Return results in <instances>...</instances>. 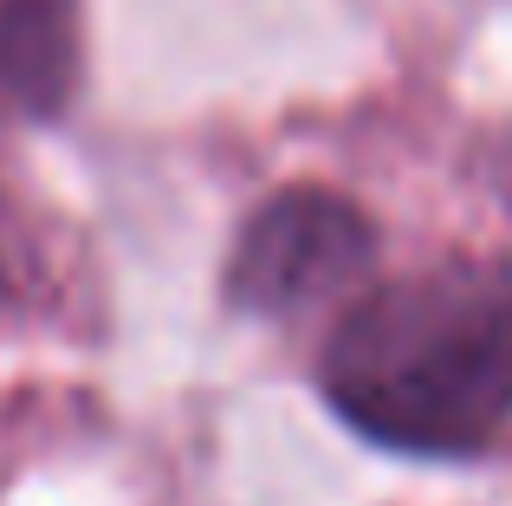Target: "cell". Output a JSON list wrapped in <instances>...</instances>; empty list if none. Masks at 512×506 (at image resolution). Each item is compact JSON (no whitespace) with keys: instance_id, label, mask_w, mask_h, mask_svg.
<instances>
[{"instance_id":"cell-3","label":"cell","mask_w":512,"mask_h":506,"mask_svg":"<svg viewBox=\"0 0 512 506\" xmlns=\"http://www.w3.org/2000/svg\"><path fill=\"white\" fill-rule=\"evenodd\" d=\"M78 85L72 0H0V104L33 124L59 117Z\"/></svg>"},{"instance_id":"cell-2","label":"cell","mask_w":512,"mask_h":506,"mask_svg":"<svg viewBox=\"0 0 512 506\" xmlns=\"http://www.w3.org/2000/svg\"><path fill=\"white\" fill-rule=\"evenodd\" d=\"M376 260V228L350 195L292 182L253 208L240 247L227 260V299L260 318H292L305 305L344 292Z\"/></svg>"},{"instance_id":"cell-1","label":"cell","mask_w":512,"mask_h":506,"mask_svg":"<svg viewBox=\"0 0 512 506\" xmlns=\"http://www.w3.org/2000/svg\"><path fill=\"white\" fill-rule=\"evenodd\" d=\"M325 396L402 455H474L512 422V266L448 260L363 292L325 344Z\"/></svg>"},{"instance_id":"cell-4","label":"cell","mask_w":512,"mask_h":506,"mask_svg":"<svg viewBox=\"0 0 512 506\" xmlns=\"http://www.w3.org/2000/svg\"><path fill=\"white\" fill-rule=\"evenodd\" d=\"M0 286H7V273H0Z\"/></svg>"}]
</instances>
